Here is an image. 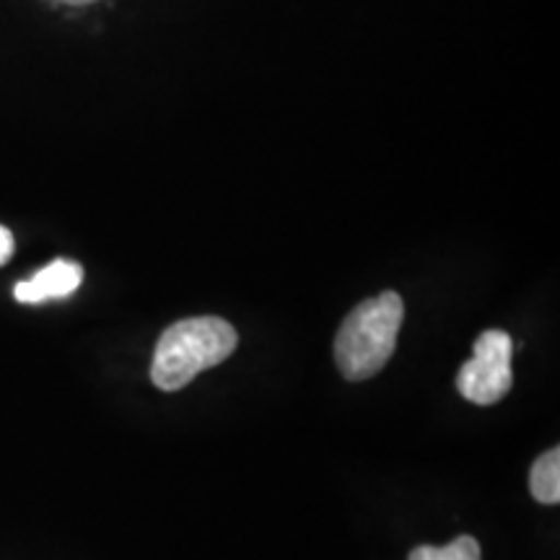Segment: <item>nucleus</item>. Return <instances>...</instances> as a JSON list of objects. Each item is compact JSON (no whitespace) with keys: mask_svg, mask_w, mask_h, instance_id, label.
Here are the masks:
<instances>
[{"mask_svg":"<svg viewBox=\"0 0 560 560\" xmlns=\"http://www.w3.org/2000/svg\"><path fill=\"white\" fill-rule=\"evenodd\" d=\"M405 317L400 293L384 291L348 314L335 338V363L348 382H363L387 366Z\"/></svg>","mask_w":560,"mask_h":560,"instance_id":"nucleus-2","label":"nucleus"},{"mask_svg":"<svg viewBox=\"0 0 560 560\" xmlns=\"http://www.w3.org/2000/svg\"><path fill=\"white\" fill-rule=\"evenodd\" d=\"M240 346V335L221 317H192L166 327L151 361V382L164 392L185 389L206 369L219 366Z\"/></svg>","mask_w":560,"mask_h":560,"instance_id":"nucleus-1","label":"nucleus"},{"mask_svg":"<svg viewBox=\"0 0 560 560\" xmlns=\"http://www.w3.org/2000/svg\"><path fill=\"white\" fill-rule=\"evenodd\" d=\"M408 560H482L480 542L470 535H459L446 548H431V545H420L410 552Z\"/></svg>","mask_w":560,"mask_h":560,"instance_id":"nucleus-6","label":"nucleus"},{"mask_svg":"<svg viewBox=\"0 0 560 560\" xmlns=\"http://www.w3.org/2000/svg\"><path fill=\"white\" fill-rule=\"evenodd\" d=\"M83 270L79 262L55 260L42 268L32 280L16 285V299L21 304H42V301L66 299L81 285Z\"/></svg>","mask_w":560,"mask_h":560,"instance_id":"nucleus-4","label":"nucleus"},{"mask_svg":"<svg viewBox=\"0 0 560 560\" xmlns=\"http://www.w3.org/2000/svg\"><path fill=\"white\" fill-rule=\"evenodd\" d=\"M529 490L532 499L540 503H558L560 501V450L552 446L542 457H537L529 472Z\"/></svg>","mask_w":560,"mask_h":560,"instance_id":"nucleus-5","label":"nucleus"},{"mask_svg":"<svg viewBox=\"0 0 560 560\" xmlns=\"http://www.w3.org/2000/svg\"><path fill=\"white\" fill-rule=\"evenodd\" d=\"M13 255V236L5 226H0V265L9 262V257Z\"/></svg>","mask_w":560,"mask_h":560,"instance_id":"nucleus-7","label":"nucleus"},{"mask_svg":"<svg viewBox=\"0 0 560 560\" xmlns=\"http://www.w3.org/2000/svg\"><path fill=\"white\" fill-rule=\"evenodd\" d=\"M60 3H70V5H86V3H94V0H60Z\"/></svg>","mask_w":560,"mask_h":560,"instance_id":"nucleus-8","label":"nucleus"},{"mask_svg":"<svg viewBox=\"0 0 560 560\" xmlns=\"http://www.w3.org/2000/svg\"><path fill=\"white\" fill-rule=\"evenodd\" d=\"M511 338L503 330H486L475 340V355L462 363L457 389L475 405H495L514 387L511 374Z\"/></svg>","mask_w":560,"mask_h":560,"instance_id":"nucleus-3","label":"nucleus"}]
</instances>
